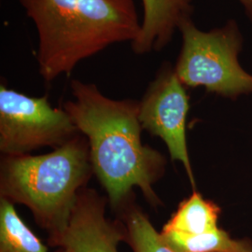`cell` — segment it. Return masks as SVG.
Returning a JSON list of instances; mask_svg holds the SVG:
<instances>
[{"label":"cell","mask_w":252,"mask_h":252,"mask_svg":"<svg viewBox=\"0 0 252 252\" xmlns=\"http://www.w3.org/2000/svg\"><path fill=\"white\" fill-rule=\"evenodd\" d=\"M71 90L74 99L63 108L87 138L94 174L109 205L121 209L137 187L152 206H158L153 185L164 172L165 160L141 140L139 102L108 98L96 85L78 80L71 82Z\"/></svg>","instance_id":"1"},{"label":"cell","mask_w":252,"mask_h":252,"mask_svg":"<svg viewBox=\"0 0 252 252\" xmlns=\"http://www.w3.org/2000/svg\"><path fill=\"white\" fill-rule=\"evenodd\" d=\"M38 34L37 63L47 81L69 75L108 46L131 41L141 24L133 0H18Z\"/></svg>","instance_id":"2"},{"label":"cell","mask_w":252,"mask_h":252,"mask_svg":"<svg viewBox=\"0 0 252 252\" xmlns=\"http://www.w3.org/2000/svg\"><path fill=\"white\" fill-rule=\"evenodd\" d=\"M93 174L89 144L80 133L51 153L3 156L0 199L27 207L51 245L65 230Z\"/></svg>","instance_id":"3"},{"label":"cell","mask_w":252,"mask_h":252,"mask_svg":"<svg viewBox=\"0 0 252 252\" xmlns=\"http://www.w3.org/2000/svg\"><path fill=\"white\" fill-rule=\"evenodd\" d=\"M179 29L182 48L175 72L184 85L228 97L252 93V75L238 62L242 37L234 22L204 32L187 18Z\"/></svg>","instance_id":"4"},{"label":"cell","mask_w":252,"mask_h":252,"mask_svg":"<svg viewBox=\"0 0 252 252\" xmlns=\"http://www.w3.org/2000/svg\"><path fill=\"white\" fill-rule=\"evenodd\" d=\"M80 134L63 108L48 98L31 97L0 86V152L3 156L30 154L39 148L56 149Z\"/></svg>","instance_id":"5"},{"label":"cell","mask_w":252,"mask_h":252,"mask_svg":"<svg viewBox=\"0 0 252 252\" xmlns=\"http://www.w3.org/2000/svg\"><path fill=\"white\" fill-rule=\"evenodd\" d=\"M189 96L184 84L170 67L163 68L151 83L139 102L138 117L142 128L161 137L172 161L183 163L190 183L195 187L186 141V118Z\"/></svg>","instance_id":"6"},{"label":"cell","mask_w":252,"mask_h":252,"mask_svg":"<svg viewBox=\"0 0 252 252\" xmlns=\"http://www.w3.org/2000/svg\"><path fill=\"white\" fill-rule=\"evenodd\" d=\"M108 200L94 189H81L65 230L51 244L58 252H119L126 226L106 216Z\"/></svg>","instance_id":"7"},{"label":"cell","mask_w":252,"mask_h":252,"mask_svg":"<svg viewBox=\"0 0 252 252\" xmlns=\"http://www.w3.org/2000/svg\"><path fill=\"white\" fill-rule=\"evenodd\" d=\"M144 18L132 48L135 54L159 51L171 39L175 29L189 18L191 0H142Z\"/></svg>","instance_id":"8"},{"label":"cell","mask_w":252,"mask_h":252,"mask_svg":"<svg viewBox=\"0 0 252 252\" xmlns=\"http://www.w3.org/2000/svg\"><path fill=\"white\" fill-rule=\"evenodd\" d=\"M220 208L212 201L193 191L189 198L180 203L177 211L164 224L162 230L183 234H199L218 229Z\"/></svg>","instance_id":"9"},{"label":"cell","mask_w":252,"mask_h":252,"mask_svg":"<svg viewBox=\"0 0 252 252\" xmlns=\"http://www.w3.org/2000/svg\"><path fill=\"white\" fill-rule=\"evenodd\" d=\"M0 252H49L24 222L14 205L4 199H0Z\"/></svg>","instance_id":"10"},{"label":"cell","mask_w":252,"mask_h":252,"mask_svg":"<svg viewBox=\"0 0 252 252\" xmlns=\"http://www.w3.org/2000/svg\"><path fill=\"white\" fill-rule=\"evenodd\" d=\"M164 242L177 252H231L252 249L246 241H236L227 232L218 228L204 234H188L162 230Z\"/></svg>","instance_id":"11"},{"label":"cell","mask_w":252,"mask_h":252,"mask_svg":"<svg viewBox=\"0 0 252 252\" xmlns=\"http://www.w3.org/2000/svg\"><path fill=\"white\" fill-rule=\"evenodd\" d=\"M122 209L127 240L133 252H177L164 242L153 227L149 217L130 200Z\"/></svg>","instance_id":"12"},{"label":"cell","mask_w":252,"mask_h":252,"mask_svg":"<svg viewBox=\"0 0 252 252\" xmlns=\"http://www.w3.org/2000/svg\"><path fill=\"white\" fill-rule=\"evenodd\" d=\"M245 8L249 17L252 21V0H239Z\"/></svg>","instance_id":"13"},{"label":"cell","mask_w":252,"mask_h":252,"mask_svg":"<svg viewBox=\"0 0 252 252\" xmlns=\"http://www.w3.org/2000/svg\"><path fill=\"white\" fill-rule=\"evenodd\" d=\"M252 252V249H248V250H245V251H240V252Z\"/></svg>","instance_id":"14"}]
</instances>
